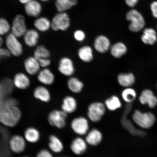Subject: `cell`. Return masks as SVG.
I'll use <instances>...</instances> for the list:
<instances>
[{
  "label": "cell",
  "instance_id": "cell-1",
  "mask_svg": "<svg viewBox=\"0 0 157 157\" xmlns=\"http://www.w3.org/2000/svg\"><path fill=\"white\" fill-rule=\"evenodd\" d=\"M21 117V112L16 105L5 107L0 112V123L7 127H14Z\"/></svg>",
  "mask_w": 157,
  "mask_h": 157
},
{
  "label": "cell",
  "instance_id": "cell-2",
  "mask_svg": "<svg viewBox=\"0 0 157 157\" xmlns=\"http://www.w3.org/2000/svg\"><path fill=\"white\" fill-rule=\"evenodd\" d=\"M126 18L130 22L128 28L132 32H139L144 29L146 21L143 15L137 10L133 9L128 12Z\"/></svg>",
  "mask_w": 157,
  "mask_h": 157
},
{
  "label": "cell",
  "instance_id": "cell-3",
  "mask_svg": "<svg viewBox=\"0 0 157 157\" xmlns=\"http://www.w3.org/2000/svg\"><path fill=\"white\" fill-rule=\"evenodd\" d=\"M132 120L139 127L144 129L151 128L156 122L155 116L151 112L142 113L136 110L132 115Z\"/></svg>",
  "mask_w": 157,
  "mask_h": 157
},
{
  "label": "cell",
  "instance_id": "cell-4",
  "mask_svg": "<svg viewBox=\"0 0 157 157\" xmlns=\"http://www.w3.org/2000/svg\"><path fill=\"white\" fill-rule=\"evenodd\" d=\"M106 109L105 104L101 102L91 103L88 107V119L94 123L99 122L105 115Z\"/></svg>",
  "mask_w": 157,
  "mask_h": 157
},
{
  "label": "cell",
  "instance_id": "cell-5",
  "mask_svg": "<svg viewBox=\"0 0 157 157\" xmlns=\"http://www.w3.org/2000/svg\"><path fill=\"white\" fill-rule=\"evenodd\" d=\"M73 132L79 136H86L90 130L88 119L83 116L75 117L70 124Z\"/></svg>",
  "mask_w": 157,
  "mask_h": 157
},
{
  "label": "cell",
  "instance_id": "cell-6",
  "mask_svg": "<svg viewBox=\"0 0 157 157\" xmlns=\"http://www.w3.org/2000/svg\"><path fill=\"white\" fill-rule=\"evenodd\" d=\"M67 115L68 114L62 110H55L48 115V122L53 127L58 129L63 128L66 126Z\"/></svg>",
  "mask_w": 157,
  "mask_h": 157
},
{
  "label": "cell",
  "instance_id": "cell-7",
  "mask_svg": "<svg viewBox=\"0 0 157 157\" xmlns=\"http://www.w3.org/2000/svg\"><path fill=\"white\" fill-rule=\"evenodd\" d=\"M70 25V19L67 13H59L55 16L51 22V27L55 31H65Z\"/></svg>",
  "mask_w": 157,
  "mask_h": 157
},
{
  "label": "cell",
  "instance_id": "cell-8",
  "mask_svg": "<svg viewBox=\"0 0 157 157\" xmlns=\"http://www.w3.org/2000/svg\"><path fill=\"white\" fill-rule=\"evenodd\" d=\"M17 38L12 33H10L6 38V44L8 50L11 53L13 56H18L22 54L23 48Z\"/></svg>",
  "mask_w": 157,
  "mask_h": 157
},
{
  "label": "cell",
  "instance_id": "cell-9",
  "mask_svg": "<svg viewBox=\"0 0 157 157\" xmlns=\"http://www.w3.org/2000/svg\"><path fill=\"white\" fill-rule=\"evenodd\" d=\"M12 33L17 38L24 35L27 31L25 17L21 15H17L13 20L11 27Z\"/></svg>",
  "mask_w": 157,
  "mask_h": 157
},
{
  "label": "cell",
  "instance_id": "cell-10",
  "mask_svg": "<svg viewBox=\"0 0 157 157\" xmlns=\"http://www.w3.org/2000/svg\"><path fill=\"white\" fill-rule=\"evenodd\" d=\"M88 145L85 139L78 136L73 139L70 144L71 150L76 155L80 156L87 151Z\"/></svg>",
  "mask_w": 157,
  "mask_h": 157
},
{
  "label": "cell",
  "instance_id": "cell-11",
  "mask_svg": "<svg viewBox=\"0 0 157 157\" xmlns=\"http://www.w3.org/2000/svg\"><path fill=\"white\" fill-rule=\"evenodd\" d=\"M58 70L64 76H71L73 75L75 68L73 61L67 57L62 58L59 63Z\"/></svg>",
  "mask_w": 157,
  "mask_h": 157
},
{
  "label": "cell",
  "instance_id": "cell-12",
  "mask_svg": "<svg viewBox=\"0 0 157 157\" xmlns=\"http://www.w3.org/2000/svg\"><path fill=\"white\" fill-rule=\"evenodd\" d=\"M26 147L25 140L22 136L15 135L12 137L9 141L11 150L16 154H20L24 151Z\"/></svg>",
  "mask_w": 157,
  "mask_h": 157
},
{
  "label": "cell",
  "instance_id": "cell-13",
  "mask_svg": "<svg viewBox=\"0 0 157 157\" xmlns=\"http://www.w3.org/2000/svg\"><path fill=\"white\" fill-rule=\"evenodd\" d=\"M84 139L88 145L93 147L97 146L102 141L103 135L99 129L94 128L88 131Z\"/></svg>",
  "mask_w": 157,
  "mask_h": 157
},
{
  "label": "cell",
  "instance_id": "cell-14",
  "mask_svg": "<svg viewBox=\"0 0 157 157\" xmlns=\"http://www.w3.org/2000/svg\"><path fill=\"white\" fill-rule=\"evenodd\" d=\"M139 101L142 105H147L151 109L155 107L157 105V98L150 90H143L139 97Z\"/></svg>",
  "mask_w": 157,
  "mask_h": 157
},
{
  "label": "cell",
  "instance_id": "cell-15",
  "mask_svg": "<svg viewBox=\"0 0 157 157\" xmlns=\"http://www.w3.org/2000/svg\"><path fill=\"white\" fill-rule=\"evenodd\" d=\"M109 39L104 35H100L95 39L94 48L98 52L105 53L111 48Z\"/></svg>",
  "mask_w": 157,
  "mask_h": 157
},
{
  "label": "cell",
  "instance_id": "cell-16",
  "mask_svg": "<svg viewBox=\"0 0 157 157\" xmlns=\"http://www.w3.org/2000/svg\"><path fill=\"white\" fill-rule=\"evenodd\" d=\"M141 39L145 44L149 45L155 44L157 42L156 31L151 27L144 28L143 29Z\"/></svg>",
  "mask_w": 157,
  "mask_h": 157
},
{
  "label": "cell",
  "instance_id": "cell-17",
  "mask_svg": "<svg viewBox=\"0 0 157 157\" xmlns=\"http://www.w3.org/2000/svg\"><path fill=\"white\" fill-rule=\"evenodd\" d=\"M78 107L77 101L74 97L67 96L64 98L62 105V110L67 114L73 113Z\"/></svg>",
  "mask_w": 157,
  "mask_h": 157
},
{
  "label": "cell",
  "instance_id": "cell-18",
  "mask_svg": "<svg viewBox=\"0 0 157 157\" xmlns=\"http://www.w3.org/2000/svg\"><path fill=\"white\" fill-rule=\"evenodd\" d=\"M25 9L27 15L34 17L39 16L42 10L40 3L35 0H32L25 5Z\"/></svg>",
  "mask_w": 157,
  "mask_h": 157
},
{
  "label": "cell",
  "instance_id": "cell-19",
  "mask_svg": "<svg viewBox=\"0 0 157 157\" xmlns=\"http://www.w3.org/2000/svg\"><path fill=\"white\" fill-rule=\"evenodd\" d=\"M117 79L119 85L125 88L131 87L135 82V76L131 72L119 74Z\"/></svg>",
  "mask_w": 157,
  "mask_h": 157
},
{
  "label": "cell",
  "instance_id": "cell-20",
  "mask_svg": "<svg viewBox=\"0 0 157 157\" xmlns=\"http://www.w3.org/2000/svg\"><path fill=\"white\" fill-rule=\"evenodd\" d=\"M48 147L52 152L56 154L62 152L64 148L62 140L54 135H51L49 137Z\"/></svg>",
  "mask_w": 157,
  "mask_h": 157
},
{
  "label": "cell",
  "instance_id": "cell-21",
  "mask_svg": "<svg viewBox=\"0 0 157 157\" xmlns=\"http://www.w3.org/2000/svg\"><path fill=\"white\" fill-rule=\"evenodd\" d=\"M78 58L82 61L85 63L91 62L94 59L93 49L91 47L84 46L78 49Z\"/></svg>",
  "mask_w": 157,
  "mask_h": 157
},
{
  "label": "cell",
  "instance_id": "cell-22",
  "mask_svg": "<svg viewBox=\"0 0 157 157\" xmlns=\"http://www.w3.org/2000/svg\"><path fill=\"white\" fill-rule=\"evenodd\" d=\"M111 56L113 58L119 59L126 54L127 52V47L122 42H118L111 46L110 48Z\"/></svg>",
  "mask_w": 157,
  "mask_h": 157
},
{
  "label": "cell",
  "instance_id": "cell-23",
  "mask_svg": "<svg viewBox=\"0 0 157 157\" xmlns=\"http://www.w3.org/2000/svg\"><path fill=\"white\" fill-rule=\"evenodd\" d=\"M106 109L111 111L117 110L121 108L122 103L119 98L116 95H113L107 98L104 103Z\"/></svg>",
  "mask_w": 157,
  "mask_h": 157
},
{
  "label": "cell",
  "instance_id": "cell-24",
  "mask_svg": "<svg viewBox=\"0 0 157 157\" xmlns=\"http://www.w3.org/2000/svg\"><path fill=\"white\" fill-rule=\"evenodd\" d=\"M40 133L36 128L29 127L26 129L24 133L25 140L31 143H35L38 142L40 138Z\"/></svg>",
  "mask_w": 157,
  "mask_h": 157
},
{
  "label": "cell",
  "instance_id": "cell-25",
  "mask_svg": "<svg viewBox=\"0 0 157 157\" xmlns=\"http://www.w3.org/2000/svg\"><path fill=\"white\" fill-rule=\"evenodd\" d=\"M25 44L29 47L36 46L39 38V35L37 31L34 29H31L27 31L24 35Z\"/></svg>",
  "mask_w": 157,
  "mask_h": 157
},
{
  "label": "cell",
  "instance_id": "cell-26",
  "mask_svg": "<svg viewBox=\"0 0 157 157\" xmlns=\"http://www.w3.org/2000/svg\"><path fill=\"white\" fill-rule=\"evenodd\" d=\"M25 70L31 75H34L38 71L40 65L35 58L29 57L25 60Z\"/></svg>",
  "mask_w": 157,
  "mask_h": 157
},
{
  "label": "cell",
  "instance_id": "cell-27",
  "mask_svg": "<svg viewBox=\"0 0 157 157\" xmlns=\"http://www.w3.org/2000/svg\"><path fill=\"white\" fill-rule=\"evenodd\" d=\"M67 86L70 91L75 94L81 92L84 87L83 82L75 77H72L68 79Z\"/></svg>",
  "mask_w": 157,
  "mask_h": 157
},
{
  "label": "cell",
  "instance_id": "cell-28",
  "mask_svg": "<svg viewBox=\"0 0 157 157\" xmlns=\"http://www.w3.org/2000/svg\"><path fill=\"white\" fill-rule=\"evenodd\" d=\"M38 79L41 83L46 85H51L53 83L55 77L53 74L48 69H45L39 72Z\"/></svg>",
  "mask_w": 157,
  "mask_h": 157
},
{
  "label": "cell",
  "instance_id": "cell-29",
  "mask_svg": "<svg viewBox=\"0 0 157 157\" xmlns=\"http://www.w3.org/2000/svg\"><path fill=\"white\" fill-rule=\"evenodd\" d=\"M13 83L17 88L21 89H25L29 87L30 84V81L25 75L19 73L15 76Z\"/></svg>",
  "mask_w": 157,
  "mask_h": 157
},
{
  "label": "cell",
  "instance_id": "cell-30",
  "mask_svg": "<svg viewBox=\"0 0 157 157\" xmlns=\"http://www.w3.org/2000/svg\"><path fill=\"white\" fill-rule=\"evenodd\" d=\"M78 3V0H56V5L57 10L59 13L71 8Z\"/></svg>",
  "mask_w": 157,
  "mask_h": 157
},
{
  "label": "cell",
  "instance_id": "cell-31",
  "mask_svg": "<svg viewBox=\"0 0 157 157\" xmlns=\"http://www.w3.org/2000/svg\"><path fill=\"white\" fill-rule=\"evenodd\" d=\"M34 96L36 99L45 102H48L50 99V95L46 88L39 86L34 90Z\"/></svg>",
  "mask_w": 157,
  "mask_h": 157
},
{
  "label": "cell",
  "instance_id": "cell-32",
  "mask_svg": "<svg viewBox=\"0 0 157 157\" xmlns=\"http://www.w3.org/2000/svg\"><path fill=\"white\" fill-rule=\"evenodd\" d=\"M121 97L123 101L127 104H132L136 99V92L131 87L125 88L121 92Z\"/></svg>",
  "mask_w": 157,
  "mask_h": 157
},
{
  "label": "cell",
  "instance_id": "cell-33",
  "mask_svg": "<svg viewBox=\"0 0 157 157\" xmlns=\"http://www.w3.org/2000/svg\"><path fill=\"white\" fill-rule=\"evenodd\" d=\"M34 25L35 28L38 30L45 32L50 28L51 22L46 17H40L35 20Z\"/></svg>",
  "mask_w": 157,
  "mask_h": 157
},
{
  "label": "cell",
  "instance_id": "cell-34",
  "mask_svg": "<svg viewBox=\"0 0 157 157\" xmlns=\"http://www.w3.org/2000/svg\"><path fill=\"white\" fill-rule=\"evenodd\" d=\"M50 56V52L44 46H39L35 51L34 58L37 60L40 59L48 58Z\"/></svg>",
  "mask_w": 157,
  "mask_h": 157
},
{
  "label": "cell",
  "instance_id": "cell-35",
  "mask_svg": "<svg viewBox=\"0 0 157 157\" xmlns=\"http://www.w3.org/2000/svg\"><path fill=\"white\" fill-rule=\"evenodd\" d=\"M10 29V25L7 20L0 18V35L7 34L9 32Z\"/></svg>",
  "mask_w": 157,
  "mask_h": 157
},
{
  "label": "cell",
  "instance_id": "cell-36",
  "mask_svg": "<svg viewBox=\"0 0 157 157\" xmlns=\"http://www.w3.org/2000/svg\"><path fill=\"white\" fill-rule=\"evenodd\" d=\"M6 94L10 93L13 89V84L11 80L8 79H6L3 80L2 84Z\"/></svg>",
  "mask_w": 157,
  "mask_h": 157
},
{
  "label": "cell",
  "instance_id": "cell-37",
  "mask_svg": "<svg viewBox=\"0 0 157 157\" xmlns=\"http://www.w3.org/2000/svg\"><path fill=\"white\" fill-rule=\"evenodd\" d=\"M86 35L83 31L78 30L74 33V37L76 40L78 42H82L85 38Z\"/></svg>",
  "mask_w": 157,
  "mask_h": 157
},
{
  "label": "cell",
  "instance_id": "cell-38",
  "mask_svg": "<svg viewBox=\"0 0 157 157\" xmlns=\"http://www.w3.org/2000/svg\"><path fill=\"white\" fill-rule=\"evenodd\" d=\"M150 8L153 17L157 19V1H154L151 3Z\"/></svg>",
  "mask_w": 157,
  "mask_h": 157
},
{
  "label": "cell",
  "instance_id": "cell-39",
  "mask_svg": "<svg viewBox=\"0 0 157 157\" xmlns=\"http://www.w3.org/2000/svg\"><path fill=\"white\" fill-rule=\"evenodd\" d=\"M36 157H53L50 151L46 149H43L37 154Z\"/></svg>",
  "mask_w": 157,
  "mask_h": 157
},
{
  "label": "cell",
  "instance_id": "cell-40",
  "mask_svg": "<svg viewBox=\"0 0 157 157\" xmlns=\"http://www.w3.org/2000/svg\"><path fill=\"white\" fill-rule=\"evenodd\" d=\"M37 61L40 66L43 67H47L50 65L51 63V61L48 58L39 59Z\"/></svg>",
  "mask_w": 157,
  "mask_h": 157
},
{
  "label": "cell",
  "instance_id": "cell-41",
  "mask_svg": "<svg viewBox=\"0 0 157 157\" xmlns=\"http://www.w3.org/2000/svg\"><path fill=\"white\" fill-rule=\"evenodd\" d=\"M11 56V53L8 49L0 48V60L1 59L8 57Z\"/></svg>",
  "mask_w": 157,
  "mask_h": 157
},
{
  "label": "cell",
  "instance_id": "cell-42",
  "mask_svg": "<svg viewBox=\"0 0 157 157\" xmlns=\"http://www.w3.org/2000/svg\"><path fill=\"white\" fill-rule=\"evenodd\" d=\"M139 0H125V3L129 7L133 8L136 6Z\"/></svg>",
  "mask_w": 157,
  "mask_h": 157
},
{
  "label": "cell",
  "instance_id": "cell-43",
  "mask_svg": "<svg viewBox=\"0 0 157 157\" xmlns=\"http://www.w3.org/2000/svg\"><path fill=\"white\" fill-rule=\"evenodd\" d=\"M5 94H6L3 86L2 84H0V99H2V98L3 97Z\"/></svg>",
  "mask_w": 157,
  "mask_h": 157
},
{
  "label": "cell",
  "instance_id": "cell-44",
  "mask_svg": "<svg viewBox=\"0 0 157 157\" xmlns=\"http://www.w3.org/2000/svg\"><path fill=\"white\" fill-rule=\"evenodd\" d=\"M32 1V0H19V1L20 2L26 5L27 3H28Z\"/></svg>",
  "mask_w": 157,
  "mask_h": 157
},
{
  "label": "cell",
  "instance_id": "cell-45",
  "mask_svg": "<svg viewBox=\"0 0 157 157\" xmlns=\"http://www.w3.org/2000/svg\"><path fill=\"white\" fill-rule=\"evenodd\" d=\"M3 43V40L2 38H1V36H0V47L2 46Z\"/></svg>",
  "mask_w": 157,
  "mask_h": 157
},
{
  "label": "cell",
  "instance_id": "cell-46",
  "mask_svg": "<svg viewBox=\"0 0 157 157\" xmlns=\"http://www.w3.org/2000/svg\"><path fill=\"white\" fill-rule=\"evenodd\" d=\"M40 1L43 2H47L49 1V0H40Z\"/></svg>",
  "mask_w": 157,
  "mask_h": 157
},
{
  "label": "cell",
  "instance_id": "cell-47",
  "mask_svg": "<svg viewBox=\"0 0 157 157\" xmlns=\"http://www.w3.org/2000/svg\"><path fill=\"white\" fill-rule=\"evenodd\" d=\"M67 157V156H62V157Z\"/></svg>",
  "mask_w": 157,
  "mask_h": 157
},
{
  "label": "cell",
  "instance_id": "cell-48",
  "mask_svg": "<svg viewBox=\"0 0 157 157\" xmlns=\"http://www.w3.org/2000/svg\"><path fill=\"white\" fill-rule=\"evenodd\" d=\"M28 157V156H24V157Z\"/></svg>",
  "mask_w": 157,
  "mask_h": 157
},
{
  "label": "cell",
  "instance_id": "cell-49",
  "mask_svg": "<svg viewBox=\"0 0 157 157\" xmlns=\"http://www.w3.org/2000/svg\"><path fill=\"white\" fill-rule=\"evenodd\" d=\"M157 29V27H156Z\"/></svg>",
  "mask_w": 157,
  "mask_h": 157
},
{
  "label": "cell",
  "instance_id": "cell-50",
  "mask_svg": "<svg viewBox=\"0 0 157 157\" xmlns=\"http://www.w3.org/2000/svg\"></svg>",
  "mask_w": 157,
  "mask_h": 157
}]
</instances>
